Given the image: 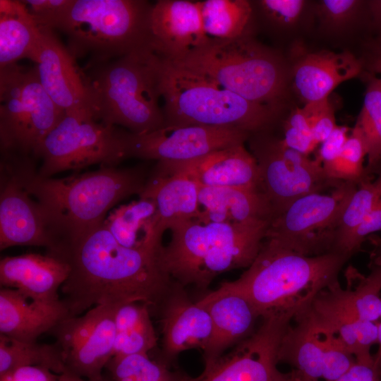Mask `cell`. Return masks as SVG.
<instances>
[{"label": "cell", "instance_id": "obj_9", "mask_svg": "<svg viewBox=\"0 0 381 381\" xmlns=\"http://www.w3.org/2000/svg\"><path fill=\"white\" fill-rule=\"evenodd\" d=\"M64 114L43 88L35 66L0 68L1 155L37 159L40 144Z\"/></svg>", "mask_w": 381, "mask_h": 381}, {"label": "cell", "instance_id": "obj_14", "mask_svg": "<svg viewBox=\"0 0 381 381\" xmlns=\"http://www.w3.org/2000/svg\"><path fill=\"white\" fill-rule=\"evenodd\" d=\"M117 306H96L82 315L67 317L52 329L65 371L87 380L103 377L114 355Z\"/></svg>", "mask_w": 381, "mask_h": 381}, {"label": "cell", "instance_id": "obj_50", "mask_svg": "<svg viewBox=\"0 0 381 381\" xmlns=\"http://www.w3.org/2000/svg\"><path fill=\"white\" fill-rule=\"evenodd\" d=\"M367 6L371 30L376 32V35H381V0H368Z\"/></svg>", "mask_w": 381, "mask_h": 381}, {"label": "cell", "instance_id": "obj_34", "mask_svg": "<svg viewBox=\"0 0 381 381\" xmlns=\"http://www.w3.org/2000/svg\"><path fill=\"white\" fill-rule=\"evenodd\" d=\"M29 365L44 367L57 374L65 371L61 351L56 343L23 341L0 334V376Z\"/></svg>", "mask_w": 381, "mask_h": 381}, {"label": "cell", "instance_id": "obj_44", "mask_svg": "<svg viewBox=\"0 0 381 381\" xmlns=\"http://www.w3.org/2000/svg\"><path fill=\"white\" fill-rule=\"evenodd\" d=\"M304 106L310 116L313 140L318 146L337 126L334 109L329 97L319 102L306 104Z\"/></svg>", "mask_w": 381, "mask_h": 381}, {"label": "cell", "instance_id": "obj_39", "mask_svg": "<svg viewBox=\"0 0 381 381\" xmlns=\"http://www.w3.org/2000/svg\"><path fill=\"white\" fill-rule=\"evenodd\" d=\"M105 368L110 381H177V372L151 360L147 353L113 356Z\"/></svg>", "mask_w": 381, "mask_h": 381}, {"label": "cell", "instance_id": "obj_53", "mask_svg": "<svg viewBox=\"0 0 381 381\" xmlns=\"http://www.w3.org/2000/svg\"><path fill=\"white\" fill-rule=\"evenodd\" d=\"M377 344L378 349L374 358V363L377 368L381 373V322L377 323Z\"/></svg>", "mask_w": 381, "mask_h": 381}, {"label": "cell", "instance_id": "obj_46", "mask_svg": "<svg viewBox=\"0 0 381 381\" xmlns=\"http://www.w3.org/2000/svg\"><path fill=\"white\" fill-rule=\"evenodd\" d=\"M349 131L347 126L337 125L331 134L320 144L315 158L323 167L337 158L348 138Z\"/></svg>", "mask_w": 381, "mask_h": 381}, {"label": "cell", "instance_id": "obj_45", "mask_svg": "<svg viewBox=\"0 0 381 381\" xmlns=\"http://www.w3.org/2000/svg\"><path fill=\"white\" fill-rule=\"evenodd\" d=\"M377 231H381V197L353 234L346 254L351 257L359 251L366 237Z\"/></svg>", "mask_w": 381, "mask_h": 381}, {"label": "cell", "instance_id": "obj_23", "mask_svg": "<svg viewBox=\"0 0 381 381\" xmlns=\"http://www.w3.org/2000/svg\"><path fill=\"white\" fill-rule=\"evenodd\" d=\"M208 311L212 324L210 340L203 350L204 363L211 362L255 331L260 314L243 295L218 288L197 301Z\"/></svg>", "mask_w": 381, "mask_h": 381}, {"label": "cell", "instance_id": "obj_35", "mask_svg": "<svg viewBox=\"0 0 381 381\" xmlns=\"http://www.w3.org/2000/svg\"><path fill=\"white\" fill-rule=\"evenodd\" d=\"M346 277V288H339L341 299L357 318L376 322L381 318V266H372L367 276L350 266Z\"/></svg>", "mask_w": 381, "mask_h": 381}, {"label": "cell", "instance_id": "obj_2", "mask_svg": "<svg viewBox=\"0 0 381 381\" xmlns=\"http://www.w3.org/2000/svg\"><path fill=\"white\" fill-rule=\"evenodd\" d=\"M3 159L42 208L58 242L56 253L102 224L119 202L133 195H140L150 174L147 167L140 164L129 168L101 167L54 179L40 176L34 158Z\"/></svg>", "mask_w": 381, "mask_h": 381}, {"label": "cell", "instance_id": "obj_41", "mask_svg": "<svg viewBox=\"0 0 381 381\" xmlns=\"http://www.w3.org/2000/svg\"><path fill=\"white\" fill-rule=\"evenodd\" d=\"M309 318L323 353V374L325 381H335L356 362L354 356L332 332Z\"/></svg>", "mask_w": 381, "mask_h": 381}, {"label": "cell", "instance_id": "obj_31", "mask_svg": "<svg viewBox=\"0 0 381 381\" xmlns=\"http://www.w3.org/2000/svg\"><path fill=\"white\" fill-rule=\"evenodd\" d=\"M294 321L281 341L278 363L292 365L306 377L317 380L322 378L323 353L309 318L302 310Z\"/></svg>", "mask_w": 381, "mask_h": 381}, {"label": "cell", "instance_id": "obj_32", "mask_svg": "<svg viewBox=\"0 0 381 381\" xmlns=\"http://www.w3.org/2000/svg\"><path fill=\"white\" fill-rule=\"evenodd\" d=\"M114 355L147 353L157 344L150 307L142 302H128L116 307Z\"/></svg>", "mask_w": 381, "mask_h": 381}, {"label": "cell", "instance_id": "obj_49", "mask_svg": "<svg viewBox=\"0 0 381 381\" xmlns=\"http://www.w3.org/2000/svg\"><path fill=\"white\" fill-rule=\"evenodd\" d=\"M362 62L381 64V35L368 37L362 44V54L359 57Z\"/></svg>", "mask_w": 381, "mask_h": 381}, {"label": "cell", "instance_id": "obj_48", "mask_svg": "<svg viewBox=\"0 0 381 381\" xmlns=\"http://www.w3.org/2000/svg\"><path fill=\"white\" fill-rule=\"evenodd\" d=\"M381 373L371 362L357 361L335 381H380Z\"/></svg>", "mask_w": 381, "mask_h": 381}, {"label": "cell", "instance_id": "obj_26", "mask_svg": "<svg viewBox=\"0 0 381 381\" xmlns=\"http://www.w3.org/2000/svg\"><path fill=\"white\" fill-rule=\"evenodd\" d=\"M271 203L260 189L200 186L198 213L201 222L243 224L270 221Z\"/></svg>", "mask_w": 381, "mask_h": 381}, {"label": "cell", "instance_id": "obj_36", "mask_svg": "<svg viewBox=\"0 0 381 381\" xmlns=\"http://www.w3.org/2000/svg\"><path fill=\"white\" fill-rule=\"evenodd\" d=\"M380 197L381 169L358 184L341 217L334 252L348 255L346 251L351 237Z\"/></svg>", "mask_w": 381, "mask_h": 381}, {"label": "cell", "instance_id": "obj_7", "mask_svg": "<svg viewBox=\"0 0 381 381\" xmlns=\"http://www.w3.org/2000/svg\"><path fill=\"white\" fill-rule=\"evenodd\" d=\"M169 61L213 80L247 100L282 109L290 82L289 66L282 54L258 42L255 35L207 42Z\"/></svg>", "mask_w": 381, "mask_h": 381}, {"label": "cell", "instance_id": "obj_12", "mask_svg": "<svg viewBox=\"0 0 381 381\" xmlns=\"http://www.w3.org/2000/svg\"><path fill=\"white\" fill-rule=\"evenodd\" d=\"M248 141L260 169L262 190L272 206L273 217L296 200L329 190L341 182L330 179L317 159L286 147L272 131L252 134Z\"/></svg>", "mask_w": 381, "mask_h": 381}, {"label": "cell", "instance_id": "obj_5", "mask_svg": "<svg viewBox=\"0 0 381 381\" xmlns=\"http://www.w3.org/2000/svg\"><path fill=\"white\" fill-rule=\"evenodd\" d=\"M159 57L145 49L92 66L83 73L90 112L99 121L144 134L164 126Z\"/></svg>", "mask_w": 381, "mask_h": 381}, {"label": "cell", "instance_id": "obj_22", "mask_svg": "<svg viewBox=\"0 0 381 381\" xmlns=\"http://www.w3.org/2000/svg\"><path fill=\"white\" fill-rule=\"evenodd\" d=\"M69 272L66 261L48 253L6 256L0 261V284L30 301L54 303L61 300L59 290Z\"/></svg>", "mask_w": 381, "mask_h": 381}, {"label": "cell", "instance_id": "obj_10", "mask_svg": "<svg viewBox=\"0 0 381 381\" xmlns=\"http://www.w3.org/2000/svg\"><path fill=\"white\" fill-rule=\"evenodd\" d=\"M37 170L44 177L99 164L116 167L127 159L124 130L96 120L91 113H65L40 144Z\"/></svg>", "mask_w": 381, "mask_h": 381}, {"label": "cell", "instance_id": "obj_6", "mask_svg": "<svg viewBox=\"0 0 381 381\" xmlns=\"http://www.w3.org/2000/svg\"><path fill=\"white\" fill-rule=\"evenodd\" d=\"M159 84L164 126L233 128L252 135L272 131L281 114L280 109L247 100L213 80L161 57Z\"/></svg>", "mask_w": 381, "mask_h": 381}, {"label": "cell", "instance_id": "obj_40", "mask_svg": "<svg viewBox=\"0 0 381 381\" xmlns=\"http://www.w3.org/2000/svg\"><path fill=\"white\" fill-rule=\"evenodd\" d=\"M365 157L367 150L363 135L354 126L337 158L323 169L332 180L358 184L368 176L363 165Z\"/></svg>", "mask_w": 381, "mask_h": 381}, {"label": "cell", "instance_id": "obj_16", "mask_svg": "<svg viewBox=\"0 0 381 381\" xmlns=\"http://www.w3.org/2000/svg\"><path fill=\"white\" fill-rule=\"evenodd\" d=\"M0 249L44 247L54 253L58 242L40 204L27 192L6 161L0 162Z\"/></svg>", "mask_w": 381, "mask_h": 381}, {"label": "cell", "instance_id": "obj_20", "mask_svg": "<svg viewBox=\"0 0 381 381\" xmlns=\"http://www.w3.org/2000/svg\"><path fill=\"white\" fill-rule=\"evenodd\" d=\"M158 310L166 359L187 350L205 349L212 333L211 318L204 306L188 298L184 286L175 282Z\"/></svg>", "mask_w": 381, "mask_h": 381}, {"label": "cell", "instance_id": "obj_47", "mask_svg": "<svg viewBox=\"0 0 381 381\" xmlns=\"http://www.w3.org/2000/svg\"><path fill=\"white\" fill-rule=\"evenodd\" d=\"M59 375L49 369L37 365L23 366L1 376L0 381H58Z\"/></svg>", "mask_w": 381, "mask_h": 381}, {"label": "cell", "instance_id": "obj_56", "mask_svg": "<svg viewBox=\"0 0 381 381\" xmlns=\"http://www.w3.org/2000/svg\"><path fill=\"white\" fill-rule=\"evenodd\" d=\"M297 373H298L301 381H318L317 380H314V379L306 377V376L301 375V373H299L298 371H297Z\"/></svg>", "mask_w": 381, "mask_h": 381}, {"label": "cell", "instance_id": "obj_43", "mask_svg": "<svg viewBox=\"0 0 381 381\" xmlns=\"http://www.w3.org/2000/svg\"><path fill=\"white\" fill-rule=\"evenodd\" d=\"M73 0H23L30 13L41 28L56 30Z\"/></svg>", "mask_w": 381, "mask_h": 381}, {"label": "cell", "instance_id": "obj_25", "mask_svg": "<svg viewBox=\"0 0 381 381\" xmlns=\"http://www.w3.org/2000/svg\"><path fill=\"white\" fill-rule=\"evenodd\" d=\"M61 300L54 303L29 301L16 289L1 287L0 334L23 341H36L69 317Z\"/></svg>", "mask_w": 381, "mask_h": 381}, {"label": "cell", "instance_id": "obj_17", "mask_svg": "<svg viewBox=\"0 0 381 381\" xmlns=\"http://www.w3.org/2000/svg\"><path fill=\"white\" fill-rule=\"evenodd\" d=\"M41 30L40 42L30 60L35 64L43 88L65 113H91L83 73L75 58L54 30Z\"/></svg>", "mask_w": 381, "mask_h": 381}, {"label": "cell", "instance_id": "obj_55", "mask_svg": "<svg viewBox=\"0 0 381 381\" xmlns=\"http://www.w3.org/2000/svg\"><path fill=\"white\" fill-rule=\"evenodd\" d=\"M371 265L381 266V242L377 245L372 253Z\"/></svg>", "mask_w": 381, "mask_h": 381}, {"label": "cell", "instance_id": "obj_19", "mask_svg": "<svg viewBox=\"0 0 381 381\" xmlns=\"http://www.w3.org/2000/svg\"><path fill=\"white\" fill-rule=\"evenodd\" d=\"M155 167L183 174L200 186L260 189L258 162L244 144L216 150L186 162H157Z\"/></svg>", "mask_w": 381, "mask_h": 381}, {"label": "cell", "instance_id": "obj_37", "mask_svg": "<svg viewBox=\"0 0 381 381\" xmlns=\"http://www.w3.org/2000/svg\"><path fill=\"white\" fill-rule=\"evenodd\" d=\"M314 11L319 28L326 35H344L361 21L370 25L367 1L322 0L315 4Z\"/></svg>", "mask_w": 381, "mask_h": 381}, {"label": "cell", "instance_id": "obj_38", "mask_svg": "<svg viewBox=\"0 0 381 381\" xmlns=\"http://www.w3.org/2000/svg\"><path fill=\"white\" fill-rule=\"evenodd\" d=\"M256 29L262 25L268 32L279 35L291 31L304 18L309 2L303 0L251 1Z\"/></svg>", "mask_w": 381, "mask_h": 381}, {"label": "cell", "instance_id": "obj_1", "mask_svg": "<svg viewBox=\"0 0 381 381\" xmlns=\"http://www.w3.org/2000/svg\"><path fill=\"white\" fill-rule=\"evenodd\" d=\"M54 255L70 268L61 287L70 316L96 306L128 302L158 310L175 282L163 268L160 254L123 246L104 222Z\"/></svg>", "mask_w": 381, "mask_h": 381}, {"label": "cell", "instance_id": "obj_8", "mask_svg": "<svg viewBox=\"0 0 381 381\" xmlns=\"http://www.w3.org/2000/svg\"><path fill=\"white\" fill-rule=\"evenodd\" d=\"M152 3L146 0H73L56 30L76 59L87 66L150 49Z\"/></svg>", "mask_w": 381, "mask_h": 381}, {"label": "cell", "instance_id": "obj_24", "mask_svg": "<svg viewBox=\"0 0 381 381\" xmlns=\"http://www.w3.org/2000/svg\"><path fill=\"white\" fill-rule=\"evenodd\" d=\"M339 281L321 291L304 310L315 322L334 334L356 361H374L370 349L377 342V323L357 318L341 299Z\"/></svg>", "mask_w": 381, "mask_h": 381}, {"label": "cell", "instance_id": "obj_11", "mask_svg": "<svg viewBox=\"0 0 381 381\" xmlns=\"http://www.w3.org/2000/svg\"><path fill=\"white\" fill-rule=\"evenodd\" d=\"M357 186L341 181L296 200L272 217L265 238L306 256L334 252L341 217Z\"/></svg>", "mask_w": 381, "mask_h": 381}, {"label": "cell", "instance_id": "obj_3", "mask_svg": "<svg viewBox=\"0 0 381 381\" xmlns=\"http://www.w3.org/2000/svg\"><path fill=\"white\" fill-rule=\"evenodd\" d=\"M350 258L337 252L306 256L265 238L248 269L219 288L245 296L260 318L292 310L301 312L321 291L339 281Z\"/></svg>", "mask_w": 381, "mask_h": 381}, {"label": "cell", "instance_id": "obj_54", "mask_svg": "<svg viewBox=\"0 0 381 381\" xmlns=\"http://www.w3.org/2000/svg\"><path fill=\"white\" fill-rule=\"evenodd\" d=\"M363 71L375 75L381 74V64L377 62H363Z\"/></svg>", "mask_w": 381, "mask_h": 381}, {"label": "cell", "instance_id": "obj_33", "mask_svg": "<svg viewBox=\"0 0 381 381\" xmlns=\"http://www.w3.org/2000/svg\"><path fill=\"white\" fill-rule=\"evenodd\" d=\"M360 76L365 92L355 126L360 129L367 150L365 172L375 175L381 169V78L363 71Z\"/></svg>", "mask_w": 381, "mask_h": 381}, {"label": "cell", "instance_id": "obj_30", "mask_svg": "<svg viewBox=\"0 0 381 381\" xmlns=\"http://www.w3.org/2000/svg\"><path fill=\"white\" fill-rule=\"evenodd\" d=\"M207 42H227L255 35L256 26L251 1H199Z\"/></svg>", "mask_w": 381, "mask_h": 381}, {"label": "cell", "instance_id": "obj_13", "mask_svg": "<svg viewBox=\"0 0 381 381\" xmlns=\"http://www.w3.org/2000/svg\"><path fill=\"white\" fill-rule=\"evenodd\" d=\"M298 313L292 310L261 318L258 329L231 352L205 363L195 377L177 373V381H274L281 341Z\"/></svg>", "mask_w": 381, "mask_h": 381}, {"label": "cell", "instance_id": "obj_42", "mask_svg": "<svg viewBox=\"0 0 381 381\" xmlns=\"http://www.w3.org/2000/svg\"><path fill=\"white\" fill-rule=\"evenodd\" d=\"M282 143L288 147L309 155L318 147L313 140L308 110L303 107L292 109L283 121Z\"/></svg>", "mask_w": 381, "mask_h": 381}, {"label": "cell", "instance_id": "obj_15", "mask_svg": "<svg viewBox=\"0 0 381 381\" xmlns=\"http://www.w3.org/2000/svg\"><path fill=\"white\" fill-rule=\"evenodd\" d=\"M250 134L233 128L202 125L165 126L134 134L124 131L127 158L157 162H186L212 152L245 144Z\"/></svg>", "mask_w": 381, "mask_h": 381}, {"label": "cell", "instance_id": "obj_52", "mask_svg": "<svg viewBox=\"0 0 381 381\" xmlns=\"http://www.w3.org/2000/svg\"><path fill=\"white\" fill-rule=\"evenodd\" d=\"M274 381H301L296 370H294L289 373H282L279 370L277 371Z\"/></svg>", "mask_w": 381, "mask_h": 381}, {"label": "cell", "instance_id": "obj_51", "mask_svg": "<svg viewBox=\"0 0 381 381\" xmlns=\"http://www.w3.org/2000/svg\"><path fill=\"white\" fill-rule=\"evenodd\" d=\"M58 381H110V380L108 378H105L104 376H103V377L100 379L87 380V379L79 377L78 375H75L69 372L65 371L62 373L61 374L59 375Z\"/></svg>", "mask_w": 381, "mask_h": 381}, {"label": "cell", "instance_id": "obj_28", "mask_svg": "<svg viewBox=\"0 0 381 381\" xmlns=\"http://www.w3.org/2000/svg\"><path fill=\"white\" fill-rule=\"evenodd\" d=\"M117 242L128 248L161 254L162 235L157 229V207L150 198L119 206L104 222Z\"/></svg>", "mask_w": 381, "mask_h": 381}, {"label": "cell", "instance_id": "obj_57", "mask_svg": "<svg viewBox=\"0 0 381 381\" xmlns=\"http://www.w3.org/2000/svg\"><path fill=\"white\" fill-rule=\"evenodd\" d=\"M380 315H381V314H380Z\"/></svg>", "mask_w": 381, "mask_h": 381}, {"label": "cell", "instance_id": "obj_18", "mask_svg": "<svg viewBox=\"0 0 381 381\" xmlns=\"http://www.w3.org/2000/svg\"><path fill=\"white\" fill-rule=\"evenodd\" d=\"M150 49L159 57L177 60L207 42L199 1L158 0L150 13Z\"/></svg>", "mask_w": 381, "mask_h": 381}, {"label": "cell", "instance_id": "obj_21", "mask_svg": "<svg viewBox=\"0 0 381 381\" xmlns=\"http://www.w3.org/2000/svg\"><path fill=\"white\" fill-rule=\"evenodd\" d=\"M363 71L361 59L348 51L306 52L290 68V82L306 104L328 98L339 84Z\"/></svg>", "mask_w": 381, "mask_h": 381}, {"label": "cell", "instance_id": "obj_4", "mask_svg": "<svg viewBox=\"0 0 381 381\" xmlns=\"http://www.w3.org/2000/svg\"><path fill=\"white\" fill-rule=\"evenodd\" d=\"M270 222L228 224L193 219L177 223L169 229L171 240L160 254L162 265L183 286L206 289L220 274L253 263Z\"/></svg>", "mask_w": 381, "mask_h": 381}, {"label": "cell", "instance_id": "obj_27", "mask_svg": "<svg viewBox=\"0 0 381 381\" xmlns=\"http://www.w3.org/2000/svg\"><path fill=\"white\" fill-rule=\"evenodd\" d=\"M200 186L186 175L160 171L155 167L139 198L152 200L157 207L159 233L174 224L195 219Z\"/></svg>", "mask_w": 381, "mask_h": 381}, {"label": "cell", "instance_id": "obj_29", "mask_svg": "<svg viewBox=\"0 0 381 381\" xmlns=\"http://www.w3.org/2000/svg\"><path fill=\"white\" fill-rule=\"evenodd\" d=\"M42 30L22 1L0 0V68L30 59Z\"/></svg>", "mask_w": 381, "mask_h": 381}]
</instances>
